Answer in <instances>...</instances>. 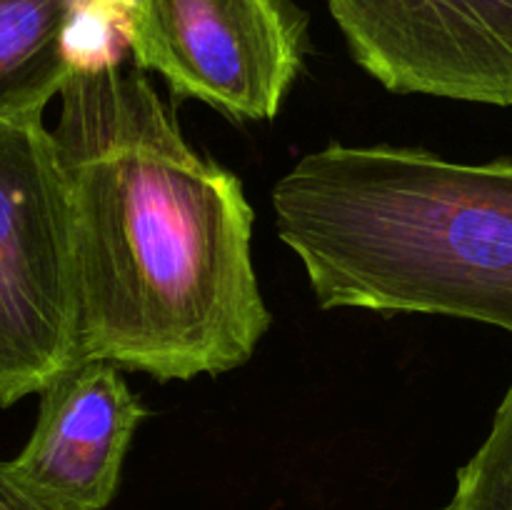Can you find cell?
Here are the masks:
<instances>
[{
  "label": "cell",
  "instance_id": "1",
  "mask_svg": "<svg viewBox=\"0 0 512 510\" xmlns=\"http://www.w3.org/2000/svg\"><path fill=\"white\" fill-rule=\"evenodd\" d=\"M58 95L78 360L160 383L248 363L273 318L238 175L190 148L143 70L78 68Z\"/></svg>",
  "mask_w": 512,
  "mask_h": 510
},
{
  "label": "cell",
  "instance_id": "2",
  "mask_svg": "<svg viewBox=\"0 0 512 510\" xmlns=\"http://www.w3.org/2000/svg\"><path fill=\"white\" fill-rule=\"evenodd\" d=\"M270 200L323 310L448 315L512 335V158L330 143Z\"/></svg>",
  "mask_w": 512,
  "mask_h": 510
},
{
  "label": "cell",
  "instance_id": "3",
  "mask_svg": "<svg viewBox=\"0 0 512 510\" xmlns=\"http://www.w3.org/2000/svg\"><path fill=\"white\" fill-rule=\"evenodd\" d=\"M75 360L73 230L53 133L40 115L0 118V405Z\"/></svg>",
  "mask_w": 512,
  "mask_h": 510
},
{
  "label": "cell",
  "instance_id": "4",
  "mask_svg": "<svg viewBox=\"0 0 512 510\" xmlns=\"http://www.w3.org/2000/svg\"><path fill=\"white\" fill-rule=\"evenodd\" d=\"M135 68L233 120H273L303 70L308 15L290 0H128Z\"/></svg>",
  "mask_w": 512,
  "mask_h": 510
},
{
  "label": "cell",
  "instance_id": "5",
  "mask_svg": "<svg viewBox=\"0 0 512 510\" xmlns=\"http://www.w3.org/2000/svg\"><path fill=\"white\" fill-rule=\"evenodd\" d=\"M360 68L393 93L512 105V0H325Z\"/></svg>",
  "mask_w": 512,
  "mask_h": 510
},
{
  "label": "cell",
  "instance_id": "6",
  "mask_svg": "<svg viewBox=\"0 0 512 510\" xmlns=\"http://www.w3.org/2000/svg\"><path fill=\"white\" fill-rule=\"evenodd\" d=\"M148 415L118 365L75 360L40 390L33 435L13 460H0V485L35 510H105Z\"/></svg>",
  "mask_w": 512,
  "mask_h": 510
},
{
  "label": "cell",
  "instance_id": "7",
  "mask_svg": "<svg viewBox=\"0 0 512 510\" xmlns=\"http://www.w3.org/2000/svg\"><path fill=\"white\" fill-rule=\"evenodd\" d=\"M90 0H0V118L40 115L73 73L68 30Z\"/></svg>",
  "mask_w": 512,
  "mask_h": 510
},
{
  "label": "cell",
  "instance_id": "8",
  "mask_svg": "<svg viewBox=\"0 0 512 510\" xmlns=\"http://www.w3.org/2000/svg\"><path fill=\"white\" fill-rule=\"evenodd\" d=\"M440 510H512V385L483 445L458 470L453 498Z\"/></svg>",
  "mask_w": 512,
  "mask_h": 510
},
{
  "label": "cell",
  "instance_id": "9",
  "mask_svg": "<svg viewBox=\"0 0 512 510\" xmlns=\"http://www.w3.org/2000/svg\"><path fill=\"white\" fill-rule=\"evenodd\" d=\"M0 510H35V508L25 503L23 498H18L15 493H10L8 488L0 485Z\"/></svg>",
  "mask_w": 512,
  "mask_h": 510
}]
</instances>
